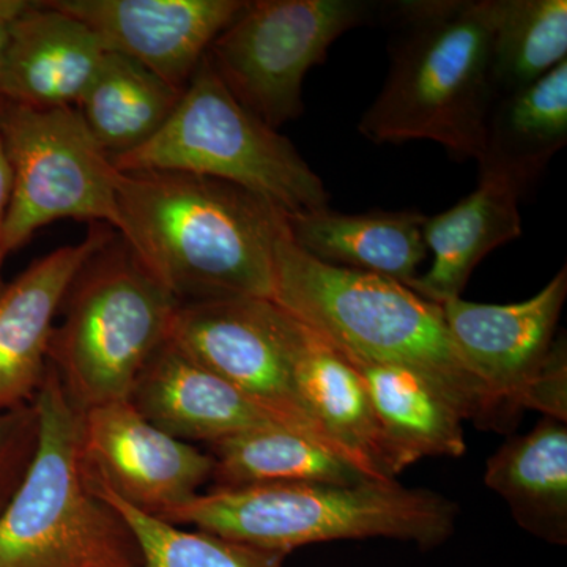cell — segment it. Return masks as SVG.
Listing matches in <instances>:
<instances>
[{
	"label": "cell",
	"instance_id": "6da1fadb",
	"mask_svg": "<svg viewBox=\"0 0 567 567\" xmlns=\"http://www.w3.org/2000/svg\"><path fill=\"white\" fill-rule=\"evenodd\" d=\"M121 238L181 305L274 297L286 213L234 183L174 171L115 175Z\"/></svg>",
	"mask_w": 567,
	"mask_h": 567
},
{
	"label": "cell",
	"instance_id": "7a4b0ae2",
	"mask_svg": "<svg viewBox=\"0 0 567 567\" xmlns=\"http://www.w3.org/2000/svg\"><path fill=\"white\" fill-rule=\"evenodd\" d=\"M271 301L341 352L423 375L464 420L499 416L458 354L442 306L393 279L320 262L293 244L289 227L275 245Z\"/></svg>",
	"mask_w": 567,
	"mask_h": 567
},
{
	"label": "cell",
	"instance_id": "3957f363",
	"mask_svg": "<svg viewBox=\"0 0 567 567\" xmlns=\"http://www.w3.org/2000/svg\"><path fill=\"white\" fill-rule=\"evenodd\" d=\"M388 11L390 73L358 132L375 144L434 141L458 162H477L496 100V0H405Z\"/></svg>",
	"mask_w": 567,
	"mask_h": 567
},
{
	"label": "cell",
	"instance_id": "277c9868",
	"mask_svg": "<svg viewBox=\"0 0 567 567\" xmlns=\"http://www.w3.org/2000/svg\"><path fill=\"white\" fill-rule=\"evenodd\" d=\"M457 516L456 503L436 492L365 481L215 487L159 518L287 555L308 544L369 537L435 547L453 535Z\"/></svg>",
	"mask_w": 567,
	"mask_h": 567
},
{
	"label": "cell",
	"instance_id": "5b68a950",
	"mask_svg": "<svg viewBox=\"0 0 567 567\" xmlns=\"http://www.w3.org/2000/svg\"><path fill=\"white\" fill-rule=\"evenodd\" d=\"M33 405L39 439L21 483L0 509V567H140L132 529L89 483L82 412L51 363Z\"/></svg>",
	"mask_w": 567,
	"mask_h": 567
},
{
	"label": "cell",
	"instance_id": "8992f818",
	"mask_svg": "<svg viewBox=\"0 0 567 567\" xmlns=\"http://www.w3.org/2000/svg\"><path fill=\"white\" fill-rule=\"evenodd\" d=\"M63 305L50 363L80 412L130 399L181 306L122 238L89 260Z\"/></svg>",
	"mask_w": 567,
	"mask_h": 567
},
{
	"label": "cell",
	"instance_id": "52a82bcc",
	"mask_svg": "<svg viewBox=\"0 0 567 567\" xmlns=\"http://www.w3.org/2000/svg\"><path fill=\"white\" fill-rule=\"evenodd\" d=\"M111 163L122 173L174 171L234 183L286 215L330 203L322 178L292 142L235 99L207 55L162 132Z\"/></svg>",
	"mask_w": 567,
	"mask_h": 567
},
{
	"label": "cell",
	"instance_id": "ba28073f",
	"mask_svg": "<svg viewBox=\"0 0 567 567\" xmlns=\"http://www.w3.org/2000/svg\"><path fill=\"white\" fill-rule=\"evenodd\" d=\"M0 147L11 175L7 252L59 219L121 229L117 169L76 107L35 110L0 100Z\"/></svg>",
	"mask_w": 567,
	"mask_h": 567
},
{
	"label": "cell",
	"instance_id": "9c48e42d",
	"mask_svg": "<svg viewBox=\"0 0 567 567\" xmlns=\"http://www.w3.org/2000/svg\"><path fill=\"white\" fill-rule=\"evenodd\" d=\"M363 0H256L208 48L224 85L274 130L300 117L303 81L331 44L372 20Z\"/></svg>",
	"mask_w": 567,
	"mask_h": 567
},
{
	"label": "cell",
	"instance_id": "30bf717a",
	"mask_svg": "<svg viewBox=\"0 0 567 567\" xmlns=\"http://www.w3.org/2000/svg\"><path fill=\"white\" fill-rule=\"evenodd\" d=\"M298 330L300 322L275 301L226 298L178 306L167 342L353 462L317 423L295 386L292 353Z\"/></svg>",
	"mask_w": 567,
	"mask_h": 567
},
{
	"label": "cell",
	"instance_id": "8fae6325",
	"mask_svg": "<svg viewBox=\"0 0 567 567\" xmlns=\"http://www.w3.org/2000/svg\"><path fill=\"white\" fill-rule=\"evenodd\" d=\"M81 451L92 480L156 517L194 498L215 472L210 453L151 423L130 399L82 412Z\"/></svg>",
	"mask_w": 567,
	"mask_h": 567
},
{
	"label": "cell",
	"instance_id": "7c38bea8",
	"mask_svg": "<svg viewBox=\"0 0 567 567\" xmlns=\"http://www.w3.org/2000/svg\"><path fill=\"white\" fill-rule=\"evenodd\" d=\"M89 25L110 52L128 55L185 91L244 0H51Z\"/></svg>",
	"mask_w": 567,
	"mask_h": 567
},
{
	"label": "cell",
	"instance_id": "4fadbf2b",
	"mask_svg": "<svg viewBox=\"0 0 567 567\" xmlns=\"http://www.w3.org/2000/svg\"><path fill=\"white\" fill-rule=\"evenodd\" d=\"M567 297V268L529 300L483 305L454 298L442 305L451 339L462 360L484 383L499 415H513L518 399L557 338Z\"/></svg>",
	"mask_w": 567,
	"mask_h": 567
},
{
	"label": "cell",
	"instance_id": "5bb4252c",
	"mask_svg": "<svg viewBox=\"0 0 567 567\" xmlns=\"http://www.w3.org/2000/svg\"><path fill=\"white\" fill-rule=\"evenodd\" d=\"M114 240L106 224L35 260L0 290V412L32 404L50 364L54 319L74 279Z\"/></svg>",
	"mask_w": 567,
	"mask_h": 567
},
{
	"label": "cell",
	"instance_id": "9a60e30c",
	"mask_svg": "<svg viewBox=\"0 0 567 567\" xmlns=\"http://www.w3.org/2000/svg\"><path fill=\"white\" fill-rule=\"evenodd\" d=\"M130 401L151 423L186 443L210 445L267 429H290L312 439L290 417L212 374L167 341L145 365Z\"/></svg>",
	"mask_w": 567,
	"mask_h": 567
},
{
	"label": "cell",
	"instance_id": "2e32d148",
	"mask_svg": "<svg viewBox=\"0 0 567 567\" xmlns=\"http://www.w3.org/2000/svg\"><path fill=\"white\" fill-rule=\"evenodd\" d=\"M106 54L85 22L33 2L11 33L0 100L35 110L76 106Z\"/></svg>",
	"mask_w": 567,
	"mask_h": 567
},
{
	"label": "cell",
	"instance_id": "e0dca14e",
	"mask_svg": "<svg viewBox=\"0 0 567 567\" xmlns=\"http://www.w3.org/2000/svg\"><path fill=\"white\" fill-rule=\"evenodd\" d=\"M286 216L293 244L334 267L382 276L409 287L429 256L423 235L427 216L416 210L347 215L323 207Z\"/></svg>",
	"mask_w": 567,
	"mask_h": 567
},
{
	"label": "cell",
	"instance_id": "ac0fdd59",
	"mask_svg": "<svg viewBox=\"0 0 567 567\" xmlns=\"http://www.w3.org/2000/svg\"><path fill=\"white\" fill-rule=\"evenodd\" d=\"M292 375L306 409L354 464L372 480L394 481L385 439L363 379L338 347L301 322L293 346Z\"/></svg>",
	"mask_w": 567,
	"mask_h": 567
},
{
	"label": "cell",
	"instance_id": "d6986e66",
	"mask_svg": "<svg viewBox=\"0 0 567 567\" xmlns=\"http://www.w3.org/2000/svg\"><path fill=\"white\" fill-rule=\"evenodd\" d=\"M516 186L492 177L461 203L425 219V246L434 254L431 268L417 275L410 289L436 305L461 298L470 276L488 252L522 235Z\"/></svg>",
	"mask_w": 567,
	"mask_h": 567
},
{
	"label": "cell",
	"instance_id": "ffe728a7",
	"mask_svg": "<svg viewBox=\"0 0 567 567\" xmlns=\"http://www.w3.org/2000/svg\"><path fill=\"white\" fill-rule=\"evenodd\" d=\"M344 354L374 406L393 477L420 458L464 456V417L427 379L404 365Z\"/></svg>",
	"mask_w": 567,
	"mask_h": 567
},
{
	"label": "cell",
	"instance_id": "44dd1931",
	"mask_svg": "<svg viewBox=\"0 0 567 567\" xmlns=\"http://www.w3.org/2000/svg\"><path fill=\"white\" fill-rule=\"evenodd\" d=\"M567 142V61L505 96L488 112L480 177L525 189L544 173Z\"/></svg>",
	"mask_w": 567,
	"mask_h": 567
},
{
	"label": "cell",
	"instance_id": "7402d4cb",
	"mask_svg": "<svg viewBox=\"0 0 567 567\" xmlns=\"http://www.w3.org/2000/svg\"><path fill=\"white\" fill-rule=\"evenodd\" d=\"M484 483L518 525L546 543H567V423L543 417L488 457Z\"/></svg>",
	"mask_w": 567,
	"mask_h": 567
},
{
	"label": "cell",
	"instance_id": "603a6c76",
	"mask_svg": "<svg viewBox=\"0 0 567 567\" xmlns=\"http://www.w3.org/2000/svg\"><path fill=\"white\" fill-rule=\"evenodd\" d=\"M182 93L128 55L107 51L74 107L112 162L162 132Z\"/></svg>",
	"mask_w": 567,
	"mask_h": 567
},
{
	"label": "cell",
	"instance_id": "cb8c5ba5",
	"mask_svg": "<svg viewBox=\"0 0 567 567\" xmlns=\"http://www.w3.org/2000/svg\"><path fill=\"white\" fill-rule=\"evenodd\" d=\"M216 487L361 484L364 470L300 432L267 429L210 443Z\"/></svg>",
	"mask_w": 567,
	"mask_h": 567
},
{
	"label": "cell",
	"instance_id": "d4e9b609",
	"mask_svg": "<svg viewBox=\"0 0 567 567\" xmlns=\"http://www.w3.org/2000/svg\"><path fill=\"white\" fill-rule=\"evenodd\" d=\"M566 54V0H496L492 40L496 100L546 76L567 61Z\"/></svg>",
	"mask_w": 567,
	"mask_h": 567
},
{
	"label": "cell",
	"instance_id": "484cf974",
	"mask_svg": "<svg viewBox=\"0 0 567 567\" xmlns=\"http://www.w3.org/2000/svg\"><path fill=\"white\" fill-rule=\"evenodd\" d=\"M89 476V475H87ZM89 483L132 529L140 567H282L286 554L264 550L205 532H186L144 513L89 476Z\"/></svg>",
	"mask_w": 567,
	"mask_h": 567
},
{
	"label": "cell",
	"instance_id": "4316f807",
	"mask_svg": "<svg viewBox=\"0 0 567 567\" xmlns=\"http://www.w3.org/2000/svg\"><path fill=\"white\" fill-rule=\"evenodd\" d=\"M39 439L35 405L0 412V509L17 491L31 464Z\"/></svg>",
	"mask_w": 567,
	"mask_h": 567
},
{
	"label": "cell",
	"instance_id": "83f0119b",
	"mask_svg": "<svg viewBox=\"0 0 567 567\" xmlns=\"http://www.w3.org/2000/svg\"><path fill=\"white\" fill-rule=\"evenodd\" d=\"M535 410L544 417L567 423L566 334H557L546 360L518 399V410Z\"/></svg>",
	"mask_w": 567,
	"mask_h": 567
},
{
	"label": "cell",
	"instance_id": "f1b7e54d",
	"mask_svg": "<svg viewBox=\"0 0 567 567\" xmlns=\"http://www.w3.org/2000/svg\"><path fill=\"white\" fill-rule=\"evenodd\" d=\"M31 0H0V82L14 24L32 7Z\"/></svg>",
	"mask_w": 567,
	"mask_h": 567
},
{
	"label": "cell",
	"instance_id": "f546056e",
	"mask_svg": "<svg viewBox=\"0 0 567 567\" xmlns=\"http://www.w3.org/2000/svg\"><path fill=\"white\" fill-rule=\"evenodd\" d=\"M11 189V175L9 164H7L6 155L0 147V290L6 287L2 281V267L6 260L7 249L6 240H3V230H6L7 208H9Z\"/></svg>",
	"mask_w": 567,
	"mask_h": 567
}]
</instances>
